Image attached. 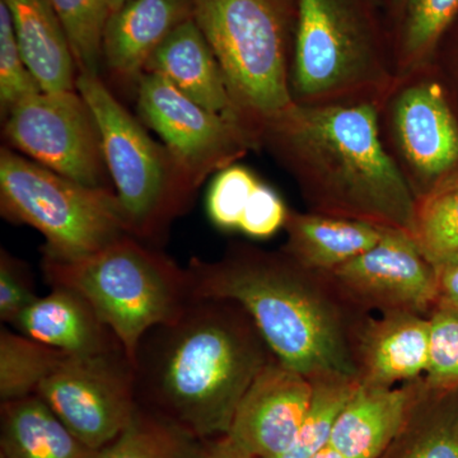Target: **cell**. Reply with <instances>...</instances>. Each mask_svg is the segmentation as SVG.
I'll return each instance as SVG.
<instances>
[{
    "label": "cell",
    "instance_id": "cell-1",
    "mask_svg": "<svg viewBox=\"0 0 458 458\" xmlns=\"http://www.w3.org/2000/svg\"><path fill=\"white\" fill-rule=\"evenodd\" d=\"M254 319L228 300H192L141 339L138 408L194 437L225 436L246 391L271 360Z\"/></svg>",
    "mask_w": 458,
    "mask_h": 458
},
{
    "label": "cell",
    "instance_id": "cell-2",
    "mask_svg": "<svg viewBox=\"0 0 458 458\" xmlns=\"http://www.w3.org/2000/svg\"><path fill=\"white\" fill-rule=\"evenodd\" d=\"M261 148L293 177L310 212L411 234L417 198L386 150L377 105L293 102L265 123Z\"/></svg>",
    "mask_w": 458,
    "mask_h": 458
},
{
    "label": "cell",
    "instance_id": "cell-3",
    "mask_svg": "<svg viewBox=\"0 0 458 458\" xmlns=\"http://www.w3.org/2000/svg\"><path fill=\"white\" fill-rule=\"evenodd\" d=\"M192 298L233 301L254 319L273 354L310 381L358 377L352 327L360 313L337 297L324 276L283 250L232 245L219 260L192 259Z\"/></svg>",
    "mask_w": 458,
    "mask_h": 458
},
{
    "label": "cell",
    "instance_id": "cell-4",
    "mask_svg": "<svg viewBox=\"0 0 458 458\" xmlns=\"http://www.w3.org/2000/svg\"><path fill=\"white\" fill-rule=\"evenodd\" d=\"M293 2L289 87L294 104L381 108L399 74L367 0Z\"/></svg>",
    "mask_w": 458,
    "mask_h": 458
},
{
    "label": "cell",
    "instance_id": "cell-5",
    "mask_svg": "<svg viewBox=\"0 0 458 458\" xmlns=\"http://www.w3.org/2000/svg\"><path fill=\"white\" fill-rule=\"evenodd\" d=\"M42 271L51 288L82 295L132 366L146 334L174 321L194 300L188 271L131 234L74 260L44 256Z\"/></svg>",
    "mask_w": 458,
    "mask_h": 458
},
{
    "label": "cell",
    "instance_id": "cell-6",
    "mask_svg": "<svg viewBox=\"0 0 458 458\" xmlns=\"http://www.w3.org/2000/svg\"><path fill=\"white\" fill-rule=\"evenodd\" d=\"M247 131L261 149L265 123L293 104L289 73L293 0H192Z\"/></svg>",
    "mask_w": 458,
    "mask_h": 458
},
{
    "label": "cell",
    "instance_id": "cell-7",
    "mask_svg": "<svg viewBox=\"0 0 458 458\" xmlns=\"http://www.w3.org/2000/svg\"><path fill=\"white\" fill-rule=\"evenodd\" d=\"M77 90L95 114L114 195L129 234L158 242L198 188L164 144L117 101L99 75L78 74Z\"/></svg>",
    "mask_w": 458,
    "mask_h": 458
},
{
    "label": "cell",
    "instance_id": "cell-8",
    "mask_svg": "<svg viewBox=\"0 0 458 458\" xmlns=\"http://www.w3.org/2000/svg\"><path fill=\"white\" fill-rule=\"evenodd\" d=\"M0 209L17 225L38 229L44 256L74 260L129 234L116 195L36 164L11 148L0 150Z\"/></svg>",
    "mask_w": 458,
    "mask_h": 458
},
{
    "label": "cell",
    "instance_id": "cell-9",
    "mask_svg": "<svg viewBox=\"0 0 458 458\" xmlns=\"http://www.w3.org/2000/svg\"><path fill=\"white\" fill-rule=\"evenodd\" d=\"M429 69L399 78L379 108L386 150L417 201L458 180V120Z\"/></svg>",
    "mask_w": 458,
    "mask_h": 458
},
{
    "label": "cell",
    "instance_id": "cell-10",
    "mask_svg": "<svg viewBox=\"0 0 458 458\" xmlns=\"http://www.w3.org/2000/svg\"><path fill=\"white\" fill-rule=\"evenodd\" d=\"M3 122L11 149L66 179L110 190L98 123L77 89L41 90L17 104Z\"/></svg>",
    "mask_w": 458,
    "mask_h": 458
},
{
    "label": "cell",
    "instance_id": "cell-11",
    "mask_svg": "<svg viewBox=\"0 0 458 458\" xmlns=\"http://www.w3.org/2000/svg\"><path fill=\"white\" fill-rule=\"evenodd\" d=\"M36 394L95 451L113 443L138 411L134 366L123 351L66 355Z\"/></svg>",
    "mask_w": 458,
    "mask_h": 458
},
{
    "label": "cell",
    "instance_id": "cell-12",
    "mask_svg": "<svg viewBox=\"0 0 458 458\" xmlns=\"http://www.w3.org/2000/svg\"><path fill=\"white\" fill-rule=\"evenodd\" d=\"M137 108L141 123L159 135L198 189L209 174L260 149L242 126L192 101L159 75H141Z\"/></svg>",
    "mask_w": 458,
    "mask_h": 458
},
{
    "label": "cell",
    "instance_id": "cell-13",
    "mask_svg": "<svg viewBox=\"0 0 458 458\" xmlns=\"http://www.w3.org/2000/svg\"><path fill=\"white\" fill-rule=\"evenodd\" d=\"M319 276L360 315L405 312L429 318L438 306V273L411 234L399 229H386L369 251Z\"/></svg>",
    "mask_w": 458,
    "mask_h": 458
},
{
    "label": "cell",
    "instance_id": "cell-14",
    "mask_svg": "<svg viewBox=\"0 0 458 458\" xmlns=\"http://www.w3.org/2000/svg\"><path fill=\"white\" fill-rule=\"evenodd\" d=\"M312 391L307 377L274 358L246 391L225 436L255 458L280 456L300 430Z\"/></svg>",
    "mask_w": 458,
    "mask_h": 458
},
{
    "label": "cell",
    "instance_id": "cell-15",
    "mask_svg": "<svg viewBox=\"0 0 458 458\" xmlns=\"http://www.w3.org/2000/svg\"><path fill=\"white\" fill-rule=\"evenodd\" d=\"M429 337L428 316L405 312L360 316L352 327V343L360 384L394 387L424 377Z\"/></svg>",
    "mask_w": 458,
    "mask_h": 458
},
{
    "label": "cell",
    "instance_id": "cell-16",
    "mask_svg": "<svg viewBox=\"0 0 458 458\" xmlns=\"http://www.w3.org/2000/svg\"><path fill=\"white\" fill-rule=\"evenodd\" d=\"M192 17V0H129L108 18L102 62L117 80L137 84L153 53Z\"/></svg>",
    "mask_w": 458,
    "mask_h": 458
},
{
    "label": "cell",
    "instance_id": "cell-17",
    "mask_svg": "<svg viewBox=\"0 0 458 458\" xmlns=\"http://www.w3.org/2000/svg\"><path fill=\"white\" fill-rule=\"evenodd\" d=\"M144 73L159 75L192 101L247 131L221 65L194 17L181 23L162 42L148 60Z\"/></svg>",
    "mask_w": 458,
    "mask_h": 458
},
{
    "label": "cell",
    "instance_id": "cell-18",
    "mask_svg": "<svg viewBox=\"0 0 458 458\" xmlns=\"http://www.w3.org/2000/svg\"><path fill=\"white\" fill-rule=\"evenodd\" d=\"M421 378L394 386L360 385L337 418L330 445L345 458H381L396 438Z\"/></svg>",
    "mask_w": 458,
    "mask_h": 458
},
{
    "label": "cell",
    "instance_id": "cell-19",
    "mask_svg": "<svg viewBox=\"0 0 458 458\" xmlns=\"http://www.w3.org/2000/svg\"><path fill=\"white\" fill-rule=\"evenodd\" d=\"M13 327L23 335L66 354L123 351L113 330L82 295L59 286L51 288L45 297H38L21 313Z\"/></svg>",
    "mask_w": 458,
    "mask_h": 458
},
{
    "label": "cell",
    "instance_id": "cell-20",
    "mask_svg": "<svg viewBox=\"0 0 458 458\" xmlns=\"http://www.w3.org/2000/svg\"><path fill=\"white\" fill-rule=\"evenodd\" d=\"M21 54L44 92L77 89V62L64 27L47 0H2Z\"/></svg>",
    "mask_w": 458,
    "mask_h": 458
},
{
    "label": "cell",
    "instance_id": "cell-21",
    "mask_svg": "<svg viewBox=\"0 0 458 458\" xmlns=\"http://www.w3.org/2000/svg\"><path fill=\"white\" fill-rule=\"evenodd\" d=\"M283 251L304 269L325 274L369 251L386 229L369 223L289 210Z\"/></svg>",
    "mask_w": 458,
    "mask_h": 458
},
{
    "label": "cell",
    "instance_id": "cell-22",
    "mask_svg": "<svg viewBox=\"0 0 458 458\" xmlns=\"http://www.w3.org/2000/svg\"><path fill=\"white\" fill-rule=\"evenodd\" d=\"M38 394L2 403L0 458H98Z\"/></svg>",
    "mask_w": 458,
    "mask_h": 458
},
{
    "label": "cell",
    "instance_id": "cell-23",
    "mask_svg": "<svg viewBox=\"0 0 458 458\" xmlns=\"http://www.w3.org/2000/svg\"><path fill=\"white\" fill-rule=\"evenodd\" d=\"M381 458H458V390H436L423 378L405 423Z\"/></svg>",
    "mask_w": 458,
    "mask_h": 458
},
{
    "label": "cell",
    "instance_id": "cell-24",
    "mask_svg": "<svg viewBox=\"0 0 458 458\" xmlns=\"http://www.w3.org/2000/svg\"><path fill=\"white\" fill-rule=\"evenodd\" d=\"M66 352L16 334L0 330V400L23 399L38 394L42 382L60 366Z\"/></svg>",
    "mask_w": 458,
    "mask_h": 458
},
{
    "label": "cell",
    "instance_id": "cell-25",
    "mask_svg": "<svg viewBox=\"0 0 458 458\" xmlns=\"http://www.w3.org/2000/svg\"><path fill=\"white\" fill-rule=\"evenodd\" d=\"M411 237L438 276L458 267V180L417 201Z\"/></svg>",
    "mask_w": 458,
    "mask_h": 458
},
{
    "label": "cell",
    "instance_id": "cell-26",
    "mask_svg": "<svg viewBox=\"0 0 458 458\" xmlns=\"http://www.w3.org/2000/svg\"><path fill=\"white\" fill-rule=\"evenodd\" d=\"M457 13L458 0H409L394 45L399 78L432 63L437 45Z\"/></svg>",
    "mask_w": 458,
    "mask_h": 458
},
{
    "label": "cell",
    "instance_id": "cell-27",
    "mask_svg": "<svg viewBox=\"0 0 458 458\" xmlns=\"http://www.w3.org/2000/svg\"><path fill=\"white\" fill-rule=\"evenodd\" d=\"M360 385V378L348 376L312 381L311 403L306 417L288 450L276 458H312L330 445L337 418Z\"/></svg>",
    "mask_w": 458,
    "mask_h": 458
},
{
    "label": "cell",
    "instance_id": "cell-28",
    "mask_svg": "<svg viewBox=\"0 0 458 458\" xmlns=\"http://www.w3.org/2000/svg\"><path fill=\"white\" fill-rule=\"evenodd\" d=\"M199 441L138 408L128 428L98 458H194Z\"/></svg>",
    "mask_w": 458,
    "mask_h": 458
},
{
    "label": "cell",
    "instance_id": "cell-29",
    "mask_svg": "<svg viewBox=\"0 0 458 458\" xmlns=\"http://www.w3.org/2000/svg\"><path fill=\"white\" fill-rule=\"evenodd\" d=\"M64 27L78 74L98 75L102 38L111 16L107 0H47Z\"/></svg>",
    "mask_w": 458,
    "mask_h": 458
},
{
    "label": "cell",
    "instance_id": "cell-30",
    "mask_svg": "<svg viewBox=\"0 0 458 458\" xmlns=\"http://www.w3.org/2000/svg\"><path fill=\"white\" fill-rule=\"evenodd\" d=\"M429 325V361L424 381L436 390H458V309L437 306Z\"/></svg>",
    "mask_w": 458,
    "mask_h": 458
},
{
    "label": "cell",
    "instance_id": "cell-31",
    "mask_svg": "<svg viewBox=\"0 0 458 458\" xmlns=\"http://www.w3.org/2000/svg\"><path fill=\"white\" fill-rule=\"evenodd\" d=\"M27 66L14 33L11 13L0 0V111L2 119L21 101L41 92Z\"/></svg>",
    "mask_w": 458,
    "mask_h": 458
},
{
    "label": "cell",
    "instance_id": "cell-32",
    "mask_svg": "<svg viewBox=\"0 0 458 458\" xmlns=\"http://www.w3.org/2000/svg\"><path fill=\"white\" fill-rule=\"evenodd\" d=\"M260 181L249 168L232 165L214 177L207 199L210 221L225 231L240 227L247 203Z\"/></svg>",
    "mask_w": 458,
    "mask_h": 458
},
{
    "label": "cell",
    "instance_id": "cell-33",
    "mask_svg": "<svg viewBox=\"0 0 458 458\" xmlns=\"http://www.w3.org/2000/svg\"><path fill=\"white\" fill-rule=\"evenodd\" d=\"M38 300L26 264L2 250L0 255V318L13 325L30 304Z\"/></svg>",
    "mask_w": 458,
    "mask_h": 458
},
{
    "label": "cell",
    "instance_id": "cell-34",
    "mask_svg": "<svg viewBox=\"0 0 458 458\" xmlns=\"http://www.w3.org/2000/svg\"><path fill=\"white\" fill-rule=\"evenodd\" d=\"M288 214L278 192L260 181L247 203L238 231L258 240L269 238L284 228Z\"/></svg>",
    "mask_w": 458,
    "mask_h": 458
},
{
    "label": "cell",
    "instance_id": "cell-35",
    "mask_svg": "<svg viewBox=\"0 0 458 458\" xmlns=\"http://www.w3.org/2000/svg\"><path fill=\"white\" fill-rule=\"evenodd\" d=\"M194 458H255L234 445L227 436L199 441Z\"/></svg>",
    "mask_w": 458,
    "mask_h": 458
},
{
    "label": "cell",
    "instance_id": "cell-36",
    "mask_svg": "<svg viewBox=\"0 0 458 458\" xmlns=\"http://www.w3.org/2000/svg\"><path fill=\"white\" fill-rule=\"evenodd\" d=\"M438 276V306L458 309V267L445 271Z\"/></svg>",
    "mask_w": 458,
    "mask_h": 458
},
{
    "label": "cell",
    "instance_id": "cell-37",
    "mask_svg": "<svg viewBox=\"0 0 458 458\" xmlns=\"http://www.w3.org/2000/svg\"><path fill=\"white\" fill-rule=\"evenodd\" d=\"M312 458H345L343 456L342 454H339L335 450V448L333 447V445H328L327 447L324 448V450H321L318 452V454H315Z\"/></svg>",
    "mask_w": 458,
    "mask_h": 458
},
{
    "label": "cell",
    "instance_id": "cell-38",
    "mask_svg": "<svg viewBox=\"0 0 458 458\" xmlns=\"http://www.w3.org/2000/svg\"><path fill=\"white\" fill-rule=\"evenodd\" d=\"M408 2L409 0H393L394 13H396L397 16H399L400 20L401 17H403V11H405L406 4H408Z\"/></svg>",
    "mask_w": 458,
    "mask_h": 458
},
{
    "label": "cell",
    "instance_id": "cell-39",
    "mask_svg": "<svg viewBox=\"0 0 458 458\" xmlns=\"http://www.w3.org/2000/svg\"><path fill=\"white\" fill-rule=\"evenodd\" d=\"M108 5H110L111 13H114V11H117L120 7H123L125 3H128L129 0H107Z\"/></svg>",
    "mask_w": 458,
    "mask_h": 458
}]
</instances>
